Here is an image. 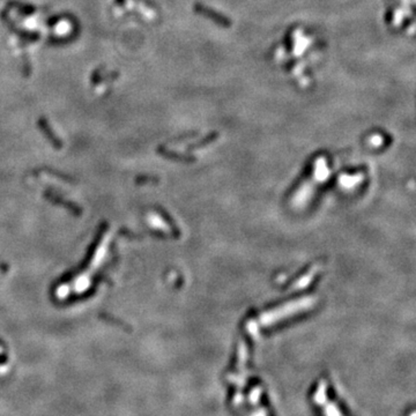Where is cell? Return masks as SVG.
<instances>
[{
	"mask_svg": "<svg viewBox=\"0 0 416 416\" xmlns=\"http://www.w3.org/2000/svg\"><path fill=\"white\" fill-rule=\"evenodd\" d=\"M361 179L362 177H359V176H356V177H347V176H345V177H341L340 183L344 186H346V188H351L352 185L357 184Z\"/></svg>",
	"mask_w": 416,
	"mask_h": 416,
	"instance_id": "3957f363",
	"label": "cell"
},
{
	"mask_svg": "<svg viewBox=\"0 0 416 416\" xmlns=\"http://www.w3.org/2000/svg\"><path fill=\"white\" fill-rule=\"evenodd\" d=\"M312 303H314V298H302V299H299V301L291 302L286 305V307L279 308V309H276V310L268 312V314H265L261 317V321L264 322L265 325L272 324V322H274L276 320H280V319L282 318L291 316L292 314H295V312L302 311V310H304V309L310 308L312 305Z\"/></svg>",
	"mask_w": 416,
	"mask_h": 416,
	"instance_id": "6da1fadb",
	"label": "cell"
},
{
	"mask_svg": "<svg viewBox=\"0 0 416 416\" xmlns=\"http://www.w3.org/2000/svg\"><path fill=\"white\" fill-rule=\"evenodd\" d=\"M320 162H321V164L317 165V168H316V178H317V181L322 182L328 177V169H327V166H326L325 162H322V161Z\"/></svg>",
	"mask_w": 416,
	"mask_h": 416,
	"instance_id": "7a4b0ae2",
	"label": "cell"
}]
</instances>
